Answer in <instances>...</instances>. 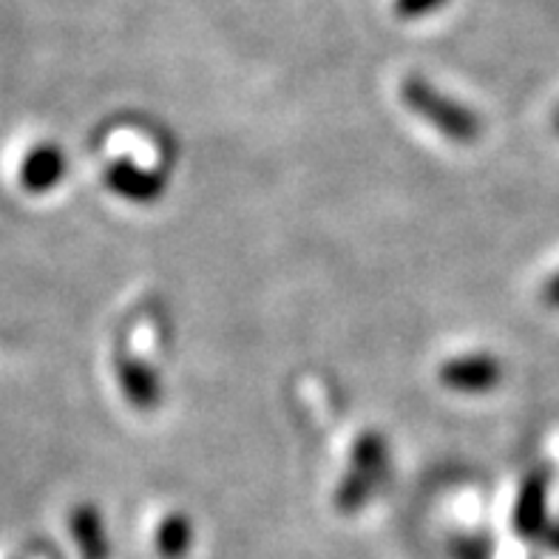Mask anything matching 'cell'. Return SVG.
<instances>
[{
  "mask_svg": "<svg viewBox=\"0 0 559 559\" xmlns=\"http://www.w3.org/2000/svg\"><path fill=\"white\" fill-rule=\"evenodd\" d=\"M401 99L415 117L429 122L440 136H447L454 145H475L483 136L480 117L463 106L461 99L440 92L438 85L426 78H418V74L406 78L401 85Z\"/></svg>",
  "mask_w": 559,
  "mask_h": 559,
  "instance_id": "obj_1",
  "label": "cell"
},
{
  "mask_svg": "<svg viewBox=\"0 0 559 559\" xmlns=\"http://www.w3.org/2000/svg\"><path fill=\"white\" fill-rule=\"evenodd\" d=\"M386 466H390V447H386L383 435H361L353 449V461H349L347 477L341 480L338 495H335L338 509H361L369 497H372V491L378 489V483L383 480V475H386Z\"/></svg>",
  "mask_w": 559,
  "mask_h": 559,
  "instance_id": "obj_2",
  "label": "cell"
},
{
  "mask_svg": "<svg viewBox=\"0 0 559 559\" xmlns=\"http://www.w3.org/2000/svg\"><path fill=\"white\" fill-rule=\"evenodd\" d=\"M506 369L497 355L489 353H466L454 355L449 361L440 364L438 381L452 392L461 395H486L495 392L503 383Z\"/></svg>",
  "mask_w": 559,
  "mask_h": 559,
  "instance_id": "obj_3",
  "label": "cell"
},
{
  "mask_svg": "<svg viewBox=\"0 0 559 559\" xmlns=\"http://www.w3.org/2000/svg\"><path fill=\"white\" fill-rule=\"evenodd\" d=\"M106 185L114 197L126 199L131 205H154L168 191V182H165L163 174L140 168V165L128 163V159L108 165Z\"/></svg>",
  "mask_w": 559,
  "mask_h": 559,
  "instance_id": "obj_4",
  "label": "cell"
},
{
  "mask_svg": "<svg viewBox=\"0 0 559 559\" xmlns=\"http://www.w3.org/2000/svg\"><path fill=\"white\" fill-rule=\"evenodd\" d=\"M117 383H120V392L126 395V401L134 406L136 412H156L163 404V383L159 376L140 358H131V355H117Z\"/></svg>",
  "mask_w": 559,
  "mask_h": 559,
  "instance_id": "obj_5",
  "label": "cell"
},
{
  "mask_svg": "<svg viewBox=\"0 0 559 559\" xmlns=\"http://www.w3.org/2000/svg\"><path fill=\"white\" fill-rule=\"evenodd\" d=\"M66 154L55 142H40L28 151L21 165V185L28 193H49L51 188L63 182L66 177Z\"/></svg>",
  "mask_w": 559,
  "mask_h": 559,
  "instance_id": "obj_6",
  "label": "cell"
},
{
  "mask_svg": "<svg viewBox=\"0 0 559 559\" xmlns=\"http://www.w3.org/2000/svg\"><path fill=\"white\" fill-rule=\"evenodd\" d=\"M71 534L78 539L83 559H108L106 523L94 506H78L71 511Z\"/></svg>",
  "mask_w": 559,
  "mask_h": 559,
  "instance_id": "obj_7",
  "label": "cell"
},
{
  "mask_svg": "<svg viewBox=\"0 0 559 559\" xmlns=\"http://www.w3.org/2000/svg\"><path fill=\"white\" fill-rule=\"evenodd\" d=\"M546 520V475L537 472L525 480L514 506V525L520 534H537Z\"/></svg>",
  "mask_w": 559,
  "mask_h": 559,
  "instance_id": "obj_8",
  "label": "cell"
},
{
  "mask_svg": "<svg viewBox=\"0 0 559 559\" xmlns=\"http://www.w3.org/2000/svg\"><path fill=\"white\" fill-rule=\"evenodd\" d=\"M193 546V525L185 514H168L156 528V548L165 559H182Z\"/></svg>",
  "mask_w": 559,
  "mask_h": 559,
  "instance_id": "obj_9",
  "label": "cell"
},
{
  "mask_svg": "<svg viewBox=\"0 0 559 559\" xmlns=\"http://www.w3.org/2000/svg\"><path fill=\"white\" fill-rule=\"evenodd\" d=\"M452 0H392V14L397 21L415 23L424 21L429 14H438L440 9H447Z\"/></svg>",
  "mask_w": 559,
  "mask_h": 559,
  "instance_id": "obj_10",
  "label": "cell"
},
{
  "mask_svg": "<svg viewBox=\"0 0 559 559\" xmlns=\"http://www.w3.org/2000/svg\"><path fill=\"white\" fill-rule=\"evenodd\" d=\"M543 305L559 310V273H554L546 284H543Z\"/></svg>",
  "mask_w": 559,
  "mask_h": 559,
  "instance_id": "obj_11",
  "label": "cell"
},
{
  "mask_svg": "<svg viewBox=\"0 0 559 559\" xmlns=\"http://www.w3.org/2000/svg\"><path fill=\"white\" fill-rule=\"evenodd\" d=\"M551 126H554V131H557V134H559V108H557V111H554V120H551Z\"/></svg>",
  "mask_w": 559,
  "mask_h": 559,
  "instance_id": "obj_12",
  "label": "cell"
}]
</instances>
